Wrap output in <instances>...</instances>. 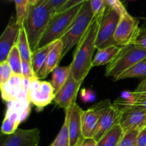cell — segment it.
I'll return each mask as SVG.
<instances>
[{
    "instance_id": "12",
    "label": "cell",
    "mask_w": 146,
    "mask_h": 146,
    "mask_svg": "<svg viewBox=\"0 0 146 146\" xmlns=\"http://www.w3.org/2000/svg\"><path fill=\"white\" fill-rule=\"evenodd\" d=\"M1 96L4 101L11 102L24 97H28L29 88L24 83L23 75L13 74L5 82L0 84Z\"/></svg>"
},
{
    "instance_id": "40",
    "label": "cell",
    "mask_w": 146,
    "mask_h": 146,
    "mask_svg": "<svg viewBox=\"0 0 146 146\" xmlns=\"http://www.w3.org/2000/svg\"><path fill=\"white\" fill-rule=\"evenodd\" d=\"M43 1L44 0H29V2L30 5H36Z\"/></svg>"
},
{
    "instance_id": "1",
    "label": "cell",
    "mask_w": 146,
    "mask_h": 146,
    "mask_svg": "<svg viewBox=\"0 0 146 146\" xmlns=\"http://www.w3.org/2000/svg\"><path fill=\"white\" fill-rule=\"evenodd\" d=\"M103 16V15H102ZM101 17H94L88 29L77 44L71 62V74L82 82L92 68L93 56L96 48V40L99 28Z\"/></svg>"
},
{
    "instance_id": "21",
    "label": "cell",
    "mask_w": 146,
    "mask_h": 146,
    "mask_svg": "<svg viewBox=\"0 0 146 146\" xmlns=\"http://www.w3.org/2000/svg\"><path fill=\"white\" fill-rule=\"evenodd\" d=\"M54 43H55V42L39 49V50H35V51L33 52L32 67L33 70H34V74H36V77H38V78L39 74H41V71L44 69L47 57H48L50 51L52 50Z\"/></svg>"
},
{
    "instance_id": "36",
    "label": "cell",
    "mask_w": 146,
    "mask_h": 146,
    "mask_svg": "<svg viewBox=\"0 0 146 146\" xmlns=\"http://www.w3.org/2000/svg\"><path fill=\"white\" fill-rule=\"evenodd\" d=\"M47 1H48V4H50L52 9L54 10V13L56 14L61 9V7L67 2L68 0H47Z\"/></svg>"
},
{
    "instance_id": "34",
    "label": "cell",
    "mask_w": 146,
    "mask_h": 146,
    "mask_svg": "<svg viewBox=\"0 0 146 146\" xmlns=\"http://www.w3.org/2000/svg\"><path fill=\"white\" fill-rule=\"evenodd\" d=\"M135 43L140 47L146 49V21L140 27V32Z\"/></svg>"
},
{
    "instance_id": "37",
    "label": "cell",
    "mask_w": 146,
    "mask_h": 146,
    "mask_svg": "<svg viewBox=\"0 0 146 146\" xmlns=\"http://www.w3.org/2000/svg\"><path fill=\"white\" fill-rule=\"evenodd\" d=\"M138 146H146V127L139 133L137 139Z\"/></svg>"
},
{
    "instance_id": "26",
    "label": "cell",
    "mask_w": 146,
    "mask_h": 146,
    "mask_svg": "<svg viewBox=\"0 0 146 146\" xmlns=\"http://www.w3.org/2000/svg\"><path fill=\"white\" fill-rule=\"evenodd\" d=\"M146 77V59L141 60L123 73L115 81L128 78H143Z\"/></svg>"
},
{
    "instance_id": "2",
    "label": "cell",
    "mask_w": 146,
    "mask_h": 146,
    "mask_svg": "<svg viewBox=\"0 0 146 146\" xmlns=\"http://www.w3.org/2000/svg\"><path fill=\"white\" fill-rule=\"evenodd\" d=\"M55 14L47 0L36 5H30L29 12L22 25L26 30L31 51L34 52L46 29Z\"/></svg>"
},
{
    "instance_id": "16",
    "label": "cell",
    "mask_w": 146,
    "mask_h": 146,
    "mask_svg": "<svg viewBox=\"0 0 146 146\" xmlns=\"http://www.w3.org/2000/svg\"><path fill=\"white\" fill-rule=\"evenodd\" d=\"M84 110L74 103L71 107L69 124H68V135H69L70 146H80L85 137L83 135L81 115Z\"/></svg>"
},
{
    "instance_id": "18",
    "label": "cell",
    "mask_w": 146,
    "mask_h": 146,
    "mask_svg": "<svg viewBox=\"0 0 146 146\" xmlns=\"http://www.w3.org/2000/svg\"><path fill=\"white\" fill-rule=\"evenodd\" d=\"M98 120L99 114L94 107L83 111L81 115V125L83 135L85 138H93L96 130Z\"/></svg>"
},
{
    "instance_id": "5",
    "label": "cell",
    "mask_w": 146,
    "mask_h": 146,
    "mask_svg": "<svg viewBox=\"0 0 146 146\" xmlns=\"http://www.w3.org/2000/svg\"><path fill=\"white\" fill-rule=\"evenodd\" d=\"M144 59H146V49L135 42L123 46L114 60L107 65L106 76L113 77L115 81L121 74Z\"/></svg>"
},
{
    "instance_id": "11",
    "label": "cell",
    "mask_w": 146,
    "mask_h": 146,
    "mask_svg": "<svg viewBox=\"0 0 146 146\" xmlns=\"http://www.w3.org/2000/svg\"><path fill=\"white\" fill-rule=\"evenodd\" d=\"M55 92L51 82L33 79L28 92V97L38 110L49 104L54 100Z\"/></svg>"
},
{
    "instance_id": "30",
    "label": "cell",
    "mask_w": 146,
    "mask_h": 146,
    "mask_svg": "<svg viewBox=\"0 0 146 146\" xmlns=\"http://www.w3.org/2000/svg\"><path fill=\"white\" fill-rule=\"evenodd\" d=\"M13 74L12 69L7 60L0 62V84L7 82Z\"/></svg>"
},
{
    "instance_id": "6",
    "label": "cell",
    "mask_w": 146,
    "mask_h": 146,
    "mask_svg": "<svg viewBox=\"0 0 146 146\" xmlns=\"http://www.w3.org/2000/svg\"><path fill=\"white\" fill-rule=\"evenodd\" d=\"M30 100L24 97L9 102L5 117L1 125V133L5 135L14 133L18 126L25 120L30 113Z\"/></svg>"
},
{
    "instance_id": "19",
    "label": "cell",
    "mask_w": 146,
    "mask_h": 146,
    "mask_svg": "<svg viewBox=\"0 0 146 146\" xmlns=\"http://www.w3.org/2000/svg\"><path fill=\"white\" fill-rule=\"evenodd\" d=\"M121 49V46L113 44L98 50L93 59L92 67L108 64L114 60Z\"/></svg>"
},
{
    "instance_id": "33",
    "label": "cell",
    "mask_w": 146,
    "mask_h": 146,
    "mask_svg": "<svg viewBox=\"0 0 146 146\" xmlns=\"http://www.w3.org/2000/svg\"><path fill=\"white\" fill-rule=\"evenodd\" d=\"M21 74L27 78L34 79L36 77L33 70L32 64L25 60H22L21 62Z\"/></svg>"
},
{
    "instance_id": "38",
    "label": "cell",
    "mask_w": 146,
    "mask_h": 146,
    "mask_svg": "<svg viewBox=\"0 0 146 146\" xmlns=\"http://www.w3.org/2000/svg\"><path fill=\"white\" fill-rule=\"evenodd\" d=\"M134 92L138 93H146V79L143 80L138 87H136Z\"/></svg>"
},
{
    "instance_id": "20",
    "label": "cell",
    "mask_w": 146,
    "mask_h": 146,
    "mask_svg": "<svg viewBox=\"0 0 146 146\" xmlns=\"http://www.w3.org/2000/svg\"><path fill=\"white\" fill-rule=\"evenodd\" d=\"M114 104L117 107L124 105H137L146 109V93L125 91L121 94V97L115 100Z\"/></svg>"
},
{
    "instance_id": "13",
    "label": "cell",
    "mask_w": 146,
    "mask_h": 146,
    "mask_svg": "<svg viewBox=\"0 0 146 146\" xmlns=\"http://www.w3.org/2000/svg\"><path fill=\"white\" fill-rule=\"evenodd\" d=\"M81 83V82L77 81L72 74H70L64 86L55 94L54 100L56 104L65 110V111L71 108L74 103H76V99Z\"/></svg>"
},
{
    "instance_id": "15",
    "label": "cell",
    "mask_w": 146,
    "mask_h": 146,
    "mask_svg": "<svg viewBox=\"0 0 146 146\" xmlns=\"http://www.w3.org/2000/svg\"><path fill=\"white\" fill-rule=\"evenodd\" d=\"M21 27L11 18V21L3 31L0 37V62L7 60L10 50L17 44Z\"/></svg>"
},
{
    "instance_id": "10",
    "label": "cell",
    "mask_w": 146,
    "mask_h": 146,
    "mask_svg": "<svg viewBox=\"0 0 146 146\" xmlns=\"http://www.w3.org/2000/svg\"><path fill=\"white\" fill-rule=\"evenodd\" d=\"M139 32V21L127 11L121 16L118 21L114 34L115 44L123 47L135 42Z\"/></svg>"
},
{
    "instance_id": "27",
    "label": "cell",
    "mask_w": 146,
    "mask_h": 146,
    "mask_svg": "<svg viewBox=\"0 0 146 146\" xmlns=\"http://www.w3.org/2000/svg\"><path fill=\"white\" fill-rule=\"evenodd\" d=\"M6 60L9 64L10 67L12 69L14 74L22 75L21 74V62H22V59H21L17 44H15L12 47V49L10 50Z\"/></svg>"
},
{
    "instance_id": "39",
    "label": "cell",
    "mask_w": 146,
    "mask_h": 146,
    "mask_svg": "<svg viewBox=\"0 0 146 146\" xmlns=\"http://www.w3.org/2000/svg\"><path fill=\"white\" fill-rule=\"evenodd\" d=\"M80 146H97V142L94 138H85Z\"/></svg>"
},
{
    "instance_id": "29",
    "label": "cell",
    "mask_w": 146,
    "mask_h": 146,
    "mask_svg": "<svg viewBox=\"0 0 146 146\" xmlns=\"http://www.w3.org/2000/svg\"><path fill=\"white\" fill-rule=\"evenodd\" d=\"M141 131L132 130L124 133L118 146H138L137 139Z\"/></svg>"
},
{
    "instance_id": "25",
    "label": "cell",
    "mask_w": 146,
    "mask_h": 146,
    "mask_svg": "<svg viewBox=\"0 0 146 146\" xmlns=\"http://www.w3.org/2000/svg\"><path fill=\"white\" fill-rule=\"evenodd\" d=\"M71 108L66 110L65 119L64 124L57 135L56 137L50 146H70L69 135H68V124H69Z\"/></svg>"
},
{
    "instance_id": "14",
    "label": "cell",
    "mask_w": 146,
    "mask_h": 146,
    "mask_svg": "<svg viewBox=\"0 0 146 146\" xmlns=\"http://www.w3.org/2000/svg\"><path fill=\"white\" fill-rule=\"evenodd\" d=\"M40 141V130L38 128L22 130L17 129L14 133L8 135L1 146H38Z\"/></svg>"
},
{
    "instance_id": "8",
    "label": "cell",
    "mask_w": 146,
    "mask_h": 146,
    "mask_svg": "<svg viewBox=\"0 0 146 146\" xmlns=\"http://www.w3.org/2000/svg\"><path fill=\"white\" fill-rule=\"evenodd\" d=\"M120 18L121 15L116 11L106 6L100 21L96 40V48L97 50H101L110 45L116 44L114 40V34Z\"/></svg>"
},
{
    "instance_id": "23",
    "label": "cell",
    "mask_w": 146,
    "mask_h": 146,
    "mask_svg": "<svg viewBox=\"0 0 146 146\" xmlns=\"http://www.w3.org/2000/svg\"><path fill=\"white\" fill-rule=\"evenodd\" d=\"M71 64L65 67H58L52 72L51 84L54 89L55 94L64 86L71 74Z\"/></svg>"
},
{
    "instance_id": "4",
    "label": "cell",
    "mask_w": 146,
    "mask_h": 146,
    "mask_svg": "<svg viewBox=\"0 0 146 146\" xmlns=\"http://www.w3.org/2000/svg\"><path fill=\"white\" fill-rule=\"evenodd\" d=\"M94 18L89 0L84 3L68 29L60 39L62 42V59L74 46L77 45Z\"/></svg>"
},
{
    "instance_id": "3",
    "label": "cell",
    "mask_w": 146,
    "mask_h": 146,
    "mask_svg": "<svg viewBox=\"0 0 146 146\" xmlns=\"http://www.w3.org/2000/svg\"><path fill=\"white\" fill-rule=\"evenodd\" d=\"M83 4L84 3L54 14L34 51L60 40L68 29Z\"/></svg>"
},
{
    "instance_id": "32",
    "label": "cell",
    "mask_w": 146,
    "mask_h": 146,
    "mask_svg": "<svg viewBox=\"0 0 146 146\" xmlns=\"http://www.w3.org/2000/svg\"><path fill=\"white\" fill-rule=\"evenodd\" d=\"M106 4L108 7L116 11L121 16L127 12L125 6L120 0H106Z\"/></svg>"
},
{
    "instance_id": "24",
    "label": "cell",
    "mask_w": 146,
    "mask_h": 146,
    "mask_svg": "<svg viewBox=\"0 0 146 146\" xmlns=\"http://www.w3.org/2000/svg\"><path fill=\"white\" fill-rule=\"evenodd\" d=\"M17 44L22 60H25V61H27L32 64L33 52L31 51V47H30L28 38H27V33H26V30L23 25H21V27Z\"/></svg>"
},
{
    "instance_id": "31",
    "label": "cell",
    "mask_w": 146,
    "mask_h": 146,
    "mask_svg": "<svg viewBox=\"0 0 146 146\" xmlns=\"http://www.w3.org/2000/svg\"><path fill=\"white\" fill-rule=\"evenodd\" d=\"M90 4L94 17H101L104 14L106 8V0H90Z\"/></svg>"
},
{
    "instance_id": "17",
    "label": "cell",
    "mask_w": 146,
    "mask_h": 146,
    "mask_svg": "<svg viewBox=\"0 0 146 146\" xmlns=\"http://www.w3.org/2000/svg\"><path fill=\"white\" fill-rule=\"evenodd\" d=\"M62 60V42L60 40L54 43L52 50L50 51L44 69L38 76V79H44L58 67V64Z\"/></svg>"
},
{
    "instance_id": "22",
    "label": "cell",
    "mask_w": 146,
    "mask_h": 146,
    "mask_svg": "<svg viewBox=\"0 0 146 146\" xmlns=\"http://www.w3.org/2000/svg\"><path fill=\"white\" fill-rule=\"evenodd\" d=\"M124 133L121 126L118 123L97 142V146H118Z\"/></svg>"
},
{
    "instance_id": "28",
    "label": "cell",
    "mask_w": 146,
    "mask_h": 146,
    "mask_svg": "<svg viewBox=\"0 0 146 146\" xmlns=\"http://www.w3.org/2000/svg\"><path fill=\"white\" fill-rule=\"evenodd\" d=\"M16 7V21L19 25H22L29 9V0H14Z\"/></svg>"
},
{
    "instance_id": "7",
    "label": "cell",
    "mask_w": 146,
    "mask_h": 146,
    "mask_svg": "<svg viewBox=\"0 0 146 146\" xmlns=\"http://www.w3.org/2000/svg\"><path fill=\"white\" fill-rule=\"evenodd\" d=\"M94 107L99 114L96 130L93 137L96 141L98 142L115 125L119 123L121 110L108 100L100 102Z\"/></svg>"
},
{
    "instance_id": "9",
    "label": "cell",
    "mask_w": 146,
    "mask_h": 146,
    "mask_svg": "<svg viewBox=\"0 0 146 146\" xmlns=\"http://www.w3.org/2000/svg\"><path fill=\"white\" fill-rule=\"evenodd\" d=\"M117 107L121 110L119 124L124 133L132 130L141 131L145 128V108L137 105H124Z\"/></svg>"
},
{
    "instance_id": "35",
    "label": "cell",
    "mask_w": 146,
    "mask_h": 146,
    "mask_svg": "<svg viewBox=\"0 0 146 146\" xmlns=\"http://www.w3.org/2000/svg\"><path fill=\"white\" fill-rule=\"evenodd\" d=\"M89 1V0H68L67 2L61 7V9H60L57 13L61 12V11H66V10H68L69 9L72 8V7H76V6L83 4V3L86 2V1Z\"/></svg>"
}]
</instances>
